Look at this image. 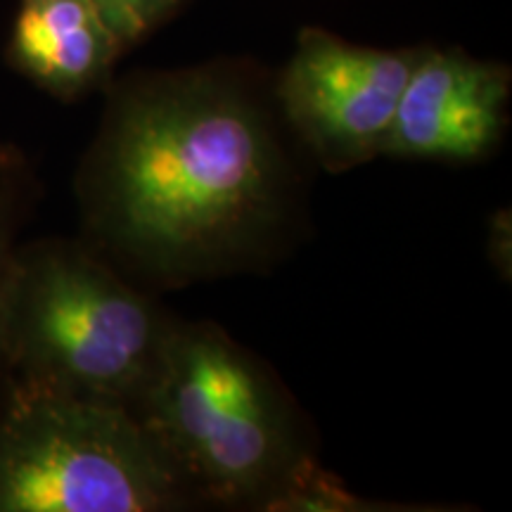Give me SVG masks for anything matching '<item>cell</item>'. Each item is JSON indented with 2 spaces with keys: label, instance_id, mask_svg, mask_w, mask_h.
Returning a JSON list of instances; mask_svg holds the SVG:
<instances>
[{
  "label": "cell",
  "instance_id": "obj_5",
  "mask_svg": "<svg viewBox=\"0 0 512 512\" xmlns=\"http://www.w3.org/2000/svg\"><path fill=\"white\" fill-rule=\"evenodd\" d=\"M420 48L356 46L306 27L280 74L283 117L328 171H349L382 157L396 107Z\"/></svg>",
  "mask_w": 512,
  "mask_h": 512
},
{
  "label": "cell",
  "instance_id": "obj_2",
  "mask_svg": "<svg viewBox=\"0 0 512 512\" xmlns=\"http://www.w3.org/2000/svg\"><path fill=\"white\" fill-rule=\"evenodd\" d=\"M136 415L197 498L266 510L313 458L275 377L209 323H171Z\"/></svg>",
  "mask_w": 512,
  "mask_h": 512
},
{
  "label": "cell",
  "instance_id": "obj_4",
  "mask_svg": "<svg viewBox=\"0 0 512 512\" xmlns=\"http://www.w3.org/2000/svg\"><path fill=\"white\" fill-rule=\"evenodd\" d=\"M197 496L136 411L8 377L0 512H159Z\"/></svg>",
  "mask_w": 512,
  "mask_h": 512
},
{
  "label": "cell",
  "instance_id": "obj_7",
  "mask_svg": "<svg viewBox=\"0 0 512 512\" xmlns=\"http://www.w3.org/2000/svg\"><path fill=\"white\" fill-rule=\"evenodd\" d=\"M124 53L86 0H22L8 43V62L38 88L76 100L110 79Z\"/></svg>",
  "mask_w": 512,
  "mask_h": 512
},
{
  "label": "cell",
  "instance_id": "obj_9",
  "mask_svg": "<svg viewBox=\"0 0 512 512\" xmlns=\"http://www.w3.org/2000/svg\"><path fill=\"white\" fill-rule=\"evenodd\" d=\"M91 8L98 12V17L105 22V27L112 31L121 48H131L143 38V29L136 22V17L128 10L126 0H86Z\"/></svg>",
  "mask_w": 512,
  "mask_h": 512
},
{
  "label": "cell",
  "instance_id": "obj_3",
  "mask_svg": "<svg viewBox=\"0 0 512 512\" xmlns=\"http://www.w3.org/2000/svg\"><path fill=\"white\" fill-rule=\"evenodd\" d=\"M171 323L81 245L50 240L15 247L3 320L12 380L133 411L155 373Z\"/></svg>",
  "mask_w": 512,
  "mask_h": 512
},
{
  "label": "cell",
  "instance_id": "obj_6",
  "mask_svg": "<svg viewBox=\"0 0 512 512\" xmlns=\"http://www.w3.org/2000/svg\"><path fill=\"white\" fill-rule=\"evenodd\" d=\"M510 69L463 50L420 48L382 155L427 162H475L508 124Z\"/></svg>",
  "mask_w": 512,
  "mask_h": 512
},
{
  "label": "cell",
  "instance_id": "obj_10",
  "mask_svg": "<svg viewBox=\"0 0 512 512\" xmlns=\"http://www.w3.org/2000/svg\"><path fill=\"white\" fill-rule=\"evenodd\" d=\"M126 5L131 15L136 17L143 34H147L174 15L183 5V0H126Z\"/></svg>",
  "mask_w": 512,
  "mask_h": 512
},
{
  "label": "cell",
  "instance_id": "obj_8",
  "mask_svg": "<svg viewBox=\"0 0 512 512\" xmlns=\"http://www.w3.org/2000/svg\"><path fill=\"white\" fill-rule=\"evenodd\" d=\"M12 174V171H10ZM0 185V389H3L8 366H5V339H3V320H5V287H8V275L12 254H15V226H17V197L10 188Z\"/></svg>",
  "mask_w": 512,
  "mask_h": 512
},
{
  "label": "cell",
  "instance_id": "obj_1",
  "mask_svg": "<svg viewBox=\"0 0 512 512\" xmlns=\"http://www.w3.org/2000/svg\"><path fill=\"white\" fill-rule=\"evenodd\" d=\"M292 200L290 162L264 100L219 64L121 83L81 176L100 240L169 285L273 254Z\"/></svg>",
  "mask_w": 512,
  "mask_h": 512
},
{
  "label": "cell",
  "instance_id": "obj_11",
  "mask_svg": "<svg viewBox=\"0 0 512 512\" xmlns=\"http://www.w3.org/2000/svg\"><path fill=\"white\" fill-rule=\"evenodd\" d=\"M19 164H22V157H19L17 152L12 150V147L0 145V176L10 174V171H15Z\"/></svg>",
  "mask_w": 512,
  "mask_h": 512
}]
</instances>
